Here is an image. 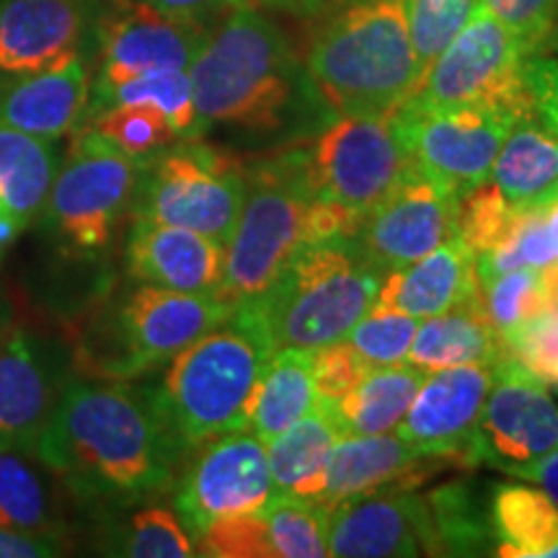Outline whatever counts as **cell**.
<instances>
[{
    "label": "cell",
    "mask_w": 558,
    "mask_h": 558,
    "mask_svg": "<svg viewBox=\"0 0 558 558\" xmlns=\"http://www.w3.org/2000/svg\"><path fill=\"white\" fill-rule=\"evenodd\" d=\"M520 207L509 205L492 179L463 192L456 207V235L473 254L497 248L512 233Z\"/></svg>",
    "instance_id": "obj_39"
},
{
    "label": "cell",
    "mask_w": 558,
    "mask_h": 558,
    "mask_svg": "<svg viewBox=\"0 0 558 558\" xmlns=\"http://www.w3.org/2000/svg\"><path fill=\"white\" fill-rule=\"evenodd\" d=\"M140 166L143 160L83 124L70 140L37 218L39 228L68 254H99L132 205Z\"/></svg>",
    "instance_id": "obj_9"
},
{
    "label": "cell",
    "mask_w": 558,
    "mask_h": 558,
    "mask_svg": "<svg viewBox=\"0 0 558 558\" xmlns=\"http://www.w3.org/2000/svg\"><path fill=\"white\" fill-rule=\"evenodd\" d=\"M492 380L494 365L432 369L396 429L424 456H442L469 465L465 456Z\"/></svg>",
    "instance_id": "obj_18"
},
{
    "label": "cell",
    "mask_w": 558,
    "mask_h": 558,
    "mask_svg": "<svg viewBox=\"0 0 558 558\" xmlns=\"http://www.w3.org/2000/svg\"><path fill=\"white\" fill-rule=\"evenodd\" d=\"M476 292V254L458 235H450L422 259L386 271L373 308L429 318L471 303Z\"/></svg>",
    "instance_id": "obj_24"
},
{
    "label": "cell",
    "mask_w": 558,
    "mask_h": 558,
    "mask_svg": "<svg viewBox=\"0 0 558 558\" xmlns=\"http://www.w3.org/2000/svg\"><path fill=\"white\" fill-rule=\"evenodd\" d=\"M507 354L543 386L558 388V316L541 313L505 337Z\"/></svg>",
    "instance_id": "obj_43"
},
{
    "label": "cell",
    "mask_w": 558,
    "mask_h": 558,
    "mask_svg": "<svg viewBox=\"0 0 558 558\" xmlns=\"http://www.w3.org/2000/svg\"><path fill=\"white\" fill-rule=\"evenodd\" d=\"M90 65L86 54L0 86V124L26 135L62 140L86 124Z\"/></svg>",
    "instance_id": "obj_23"
},
{
    "label": "cell",
    "mask_w": 558,
    "mask_h": 558,
    "mask_svg": "<svg viewBox=\"0 0 558 558\" xmlns=\"http://www.w3.org/2000/svg\"><path fill=\"white\" fill-rule=\"evenodd\" d=\"M558 448V403L548 386L505 354L494 365L484 411L469 445V465L518 476Z\"/></svg>",
    "instance_id": "obj_13"
},
{
    "label": "cell",
    "mask_w": 558,
    "mask_h": 558,
    "mask_svg": "<svg viewBox=\"0 0 558 558\" xmlns=\"http://www.w3.org/2000/svg\"><path fill=\"white\" fill-rule=\"evenodd\" d=\"M269 163L308 199L341 202L362 215L416 171L393 114H337Z\"/></svg>",
    "instance_id": "obj_6"
},
{
    "label": "cell",
    "mask_w": 558,
    "mask_h": 558,
    "mask_svg": "<svg viewBox=\"0 0 558 558\" xmlns=\"http://www.w3.org/2000/svg\"><path fill=\"white\" fill-rule=\"evenodd\" d=\"M497 556L548 558L558 556V507L543 488L499 486L488 507Z\"/></svg>",
    "instance_id": "obj_30"
},
{
    "label": "cell",
    "mask_w": 558,
    "mask_h": 558,
    "mask_svg": "<svg viewBox=\"0 0 558 558\" xmlns=\"http://www.w3.org/2000/svg\"><path fill=\"white\" fill-rule=\"evenodd\" d=\"M347 435L337 403L316 401L308 414L267 442L269 471L277 494L305 501H318L324 492L326 463L333 445Z\"/></svg>",
    "instance_id": "obj_26"
},
{
    "label": "cell",
    "mask_w": 558,
    "mask_h": 558,
    "mask_svg": "<svg viewBox=\"0 0 558 558\" xmlns=\"http://www.w3.org/2000/svg\"><path fill=\"white\" fill-rule=\"evenodd\" d=\"M271 354L264 333L235 308L226 324L171 357L150 399L181 458L209 439L246 429Z\"/></svg>",
    "instance_id": "obj_4"
},
{
    "label": "cell",
    "mask_w": 558,
    "mask_h": 558,
    "mask_svg": "<svg viewBox=\"0 0 558 558\" xmlns=\"http://www.w3.org/2000/svg\"><path fill=\"white\" fill-rule=\"evenodd\" d=\"M246 199L226 243V267L218 288L235 308L262 295L308 243L305 213L311 199L269 160L256 171H246Z\"/></svg>",
    "instance_id": "obj_11"
},
{
    "label": "cell",
    "mask_w": 558,
    "mask_h": 558,
    "mask_svg": "<svg viewBox=\"0 0 558 558\" xmlns=\"http://www.w3.org/2000/svg\"><path fill=\"white\" fill-rule=\"evenodd\" d=\"M416 171L463 194L492 177L507 132L520 117L488 109H432L407 101L393 111Z\"/></svg>",
    "instance_id": "obj_12"
},
{
    "label": "cell",
    "mask_w": 558,
    "mask_h": 558,
    "mask_svg": "<svg viewBox=\"0 0 558 558\" xmlns=\"http://www.w3.org/2000/svg\"><path fill=\"white\" fill-rule=\"evenodd\" d=\"M416 329L418 318L414 316L399 311L369 308L347 333V341L357 349L360 357L369 367H390L407 362Z\"/></svg>",
    "instance_id": "obj_40"
},
{
    "label": "cell",
    "mask_w": 558,
    "mask_h": 558,
    "mask_svg": "<svg viewBox=\"0 0 558 558\" xmlns=\"http://www.w3.org/2000/svg\"><path fill=\"white\" fill-rule=\"evenodd\" d=\"M120 104H145V107L158 109L173 124L181 140L205 135L199 128L197 109H194L190 70H150L114 86L90 90L86 122L99 111L120 107Z\"/></svg>",
    "instance_id": "obj_33"
},
{
    "label": "cell",
    "mask_w": 558,
    "mask_h": 558,
    "mask_svg": "<svg viewBox=\"0 0 558 558\" xmlns=\"http://www.w3.org/2000/svg\"><path fill=\"white\" fill-rule=\"evenodd\" d=\"M277 497L267 442L251 429H235L199 445L177 488V514L192 538L209 522L256 514Z\"/></svg>",
    "instance_id": "obj_14"
},
{
    "label": "cell",
    "mask_w": 558,
    "mask_h": 558,
    "mask_svg": "<svg viewBox=\"0 0 558 558\" xmlns=\"http://www.w3.org/2000/svg\"><path fill=\"white\" fill-rule=\"evenodd\" d=\"M60 163L58 140L0 124V254L37 222Z\"/></svg>",
    "instance_id": "obj_25"
},
{
    "label": "cell",
    "mask_w": 558,
    "mask_h": 558,
    "mask_svg": "<svg viewBox=\"0 0 558 558\" xmlns=\"http://www.w3.org/2000/svg\"><path fill=\"white\" fill-rule=\"evenodd\" d=\"M525 47L484 5L429 62L411 104L432 109H488L505 114H530Z\"/></svg>",
    "instance_id": "obj_10"
},
{
    "label": "cell",
    "mask_w": 558,
    "mask_h": 558,
    "mask_svg": "<svg viewBox=\"0 0 558 558\" xmlns=\"http://www.w3.org/2000/svg\"><path fill=\"white\" fill-rule=\"evenodd\" d=\"M450 465L458 463L442 456H424L399 432L344 435L326 463L320 505L333 507L344 499L380 492H411Z\"/></svg>",
    "instance_id": "obj_20"
},
{
    "label": "cell",
    "mask_w": 558,
    "mask_h": 558,
    "mask_svg": "<svg viewBox=\"0 0 558 558\" xmlns=\"http://www.w3.org/2000/svg\"><path fill=\"white\" fill-rule=\"evenodd\" d=\"M383 271L357 241L305 243L262 295L239 311L275 349H318L347 339L373 308Z\"/></svg>",
    "instance_id": "obj_5"
},
{
    "label": "cell",
    "mask_w": 558,
    "mask_h": 558,
    "mask_svg": "<svg viewBox=\"0 0 558 558\" xmlns=\"http://www.w3.org/2000/svg\"><path fill=\"white\" fill-rule=\"evenodd\" d=\"M311 367L318 399L331 403L344 399L349 390L373 369L347 339L313 349Z\"/></svg>",
    "instance_id": "obj_45"
},
{
    "label": "cell",
    "mask_w": 558,
    "mask_h": 558,
    "mask_svg": "<svg viewBox=\"0 0 558 558\" xmlns=\"http://www.w3.org/2000/svg\"><path fill=\"white\" fill-rule=\"evenodd\" d=\"M424 505L429 514L435 556L486 554V543L494 538L492 522L465 481L432 488L424 494Z\"/></svg>",
    "instance_id": "obj_34"
},
{
    "label": "cell",
    "mask_w": 558,
    "mask_h": 558,
    "mask_svg": "<svg viewBox=\"0 0 558 558\" xmlns=\"http://www.w3.org/2000/svg\"><path fill=\"white\" fill-rule=\"evenodd\" d=\"M194 546L197 556L209 558H275L264 512L209 522L194 538Z\"/></svg>",
    "instance_id": "obj_42"
},
{
    "label": "cell",
    "mask_w": 558,
    "mask_h": 558,
    "mask_svg": "<svg viewBox=\"0 0 558 558\" xmlns=\"http://www.w3.org/2000/svg\"><path fill=\"white\" fill-rule=\"evenodd\" d=\"M543 226H546L550 246L556 248L558 256V197L543 202Z\"/></svg>",
    "instance_id": "obj_52"
},
{
    "label": "cell",
    "mask_w": 558,
    "mask_h": 558,
    "mask_svg": "<svg viewBox=\"0 0 558 558\" xmlns=\"http://www.w3.org/2000/svg\"><path fill=\"white\" fill-rule=\"evenodd\" d=\"M543 290H546V311L558 316V259L541 267Z\"/></svg>",
    "instance_id": "obj_51"
},
{
    "label": "cell",
    "mask_w": 558,
    "mask_h": 558,
    "mask_svg": "<svg viewBox=\"0 0 558 558\" xmlns=\"http://www.w3.org/2000/svg\"><path fill=\"white\" fill-rule=\"evenodd\" d=\"M329 556H435L424 497L411 492H380L329 507Z\"/></svg>",
    "instance_id": "obj_19"
},
{
    "label": "cell",
    "mask_w": 558,
    "mask_h": 558,
    "mask_svg": "<svg viewBox=\"0 0 558 558\" xmlns=\"http://www.w3.org/2000/svg\"><path fill=\"white\" fill-rule=\"evenodd\" d=\"M313 34L303 68L333 114L386 117L422 81L407 0H347Z\"/></svg>",
    "instance_id": "obj_3"
},
{
    "label": "cell",
    "mask_w": 558,
    "mask_h": 558,
    "mask_svg": "<svg viewBox=\"0 0 558 558\" xmlns=\"http://www.w3.org/2000/svg\"><path fill=\"white\" fill-rule=\"evenodd\" d=\"M313 349H277L256 386L254 407L246 429L264 442H271L279 432L295 424L316 407L318 393L311 367Z\"/></svg>",
    "instance_id": "obj_31"
},
{
    "label": "cell",
    "mask_w": 558,
    "mask_h": 558,
    "mask_svg": "<svg viewBox=\"0 0 558 558\" xmlns=\"http://www.w3.org/2000/svg\"><path fill=\"white\" fill-rule=\"evenodd\" d=\"M407 3L411 41H414L418 65H422L424 75L429 62L463 29L465 21L478 9L481 0H407Z\"/></svg>",
    "instance_id": "obj_41"
},
{
    "label": "cell",
    "mask_w": 558,
    "mask_h": 558,
    "mask_svg": "<svg viewBox=\"0 0 558 558\" xmlns=\"http://www.w3.org/2000/svg\"><path fill=\"white\" fill-rule=\"evenodd\" d=\"M140 3H148L150 9L166 13V16L202 21V24L209 26L213 19L226 16L233 9H241V5H248L251 0H140Z\"/></svg>",
    "instance_id": "obj_48"
},
{
    "label": "cell",
    "mask_w": 558,
    "mask_h": 558,
    "mask_svg": "<svg viewBox=\"0 0 558 558\" xmlns=\"http://www.w3.org/2000/svg\"><path fill=\"white\" fill-rule=\"evenodd\" d=\"M543 54H558V26H556L554 37H550V41H548V47H546V52H543Z\"/></svg>",
    "instance_id": "obj_53"
},
{
    "label": "cell",
    "mask_w": 558,
    "mask_h": 558,
    "mask_svg": "<svg viewBox=\"0 0 558 558\" xmlns=\"http://www.w3.org/2000/svg\"><path fill=\"white\" fill-rule=\"evenodd\" d=\"M514 478L530 481V484H538L543 492L548 494L550 501L558 507V448L548 452L546 458H541L538 463L522 469Z\"/></svg>",
    "instance_id": "obj_50"
},
{
    "label": "cell",
    "mask_w": 558,
    "mask_h": 558,
    "mask_svg": "<svg viewBox=\"0 0 558 558\" xmlns=\"http://www.w3.org/2000/svg\"><path fill=\"white\" fill-rule=\"evenodd\" d=\"M424 378H427V369L409 365V362L369 369L344 399L337 401L347 435L393 432L409 411Z\"/></svg>",
    "instance_id": "obj_32"
},
{
    "label": "cell",
    "mask_w": 558,
    "mask_h": 558,
    "mask_svg": "<svg viewBox=\"0 0 558 558\" xmlns=\"http://www.w3.org/2000/svg\"><path fill=\"white\" fill-rule=\"evenodd\" d=\"M68 546L62 533H21L0 527V558H52L68 554Z\"/></svg>",
    "instance_id": "obj_47"
},
{
    "label": "cell",
    "mask_w": 558,
    "mask_h": 558,
    "mask_svg": "<svg viewBox=\"0 0 558 558\" xmlns=\"http://www.w3.org/2000/svg\"><path fill=\"white\" fill-rule=\"evenodd\" d=\"M494 184L514 207H533L558 197V137L533 114H522L492 166Z\"/></svg>",
    "instance_id": "obj_29"
},
{
    "label": "cell",
    "mask_w": 558,
    "mask_h": 558,
    "mask_svg": "<svg viewBox=\"0 0 558 558\" xmlns=\"http://www.w3.org/2000/svg\"><path fill=\"white\" fill-rule=\"evenodd\" d=\"M259 3L279 13H288L292 19L313 21L329 16V13L337 11L339 5H344L347 0H259Z\"/></svg>",
    "instance_id": "obj_49"
},
{
    "label": "cell",
    "mask_w": 558,
    "mask_h": 558,
    "mask_svg": "<svg viewBox=\"0 0 558 558\" xmlns=\"http://www.w3.org/2000/svg\"><path fill=\"white\" fill-rule=\"evenodd\" d=\"M207 34L209 26L202 21L166 16L140 0L101 3L90 32V45L96 47L90 90L150 70H190Z\"/></svg>",
    "instance_id": "obj_15"
},
{
    "label": "cell",
    "mask_w": 558,
    "mask_h": 558,
    "mask_svg": "<svg viewBox=\"0 0 558 558\" xmlns=\"http://www.w3.org/2000/svg\"><path fill=\"white\" fill-rule=\"evenodd\" d=\"M62 488L37 452L0 448V527L65 535Z\"/></svg>",
    "instance_id": "obj_27"
},
{
    "label": "cell",
    "mask_w": 558,
    "mask_h": 558,
    "mask_svg": "<svg viewBox=\"0 0 558 558\" xmlns=\"http://www.w3.org/2000/svg\"><path fill=\"white\" fill-rule=\"evenodd\" d=\"M86 124L137 160H148L179 140L173 124L158 109L145 104L109 107L90 117Z\"/></svg>",
    "instance_id": "obj_38"
},
{
    "label": "cell",
    "mask_w": 558,
    "mask_h": 558,
    "mask_svg": "<svg viewBox=\"0 0 558 558\" xmlns=\"http://www.w3.org/2000/svg\"><path fill=\"white\" fill-rule=\"evenodd\" d=\"M458 197L435 179L411 171L362 218L357 246L383 275L407 267L456 235Z\"/></svg>",
    "instance_id": "obj_16"
},
{
    "label": "cell",
    "mask_w": 558,
    "mask_h": 558,
    "mask_svg": "<svg viewBox=\"0 0 558 558\" xmlns=\"http://www.w3.org/2000/svg\"><path fill=\"white\" fill-rule=\"evenodd\" d=\"M505 354V339L492 329L473 298L448 313L424 318L411 339L407 362L432 373L458 365H497Z\"/></svg>",
    "instance_id": "obj_28"
},
{
    "label": "cell",
    "mask_w": 558,
    "mask_h": 558,
    "mask_svg": "<svg viewBox=\"0 0 558 558\" xmlns=\"http://www.w3.org/2000/svg\"><path fill=\"white\" fill-rule=\"evenodd\" d=\"M226 246L190 228L135 220L128 239V271L140 284L179 292H218Z\"/></svg>",
    "instance_id": "obj_22"
},
{
    "label": "cell",
    "mask_w": 558,
    "mask_h": 558,
    "mask_svg": "<svg viewBox=\"0 0 558 558\" xmlns=\"http://www.w3.org/2000/svg\"><path fill=\"white\" fill-rule=\"evenodd\" d=\"M111 554L132 558H190L197 556V546L173 509L143 507L117 530Z\"/></svg>",
    "instance_id": "obj_37"
},
{
    "label": "cell",
    "mask_w": 558,
    "mask_h": 558,
    "mask_svg": "<svg viewBox=\"0 0 558 558\" xmlns=\"http://www.w3.org/2000/svg\"><path fill=\"white\" fill-rule=\"evenodd\" d=\"M37 456L81 505H130L166 492L181 460L150 390L109 378L65 380Z\"/></svg>",
    "instance_id": "obj_1"
},
{
    "label": "cell",
    "mask_w": 558,
    "mask_h": 558,
    "mask_svg": "<svg viewBox=\"0 0 558 558\" xmlns=\"http://www.w3.org/2000/svg\"><path fill=\"white\" fill-rule=\"evenodd\" d=\"M99 0H0V86L86 54Z\"/></svg>",
    "instance_id": "obj_17"
},
{
    "label": "cell",
    "mask_w": 558,
    "mask_h": 558,
    "mask_svg": "<svg viewBox=\"0 0 558 558\" xmlns=\"http://www.w3.org/2000/svg\"><path fill=\"white\" fill-rule=\"evenodd\" d=\"M275 558L329 556V507L277 494L264 509Z\"/></svg>",
    "instance_id": "obj_35"
},
{
    "label": "cell",
    "mask_w": 558,
    "mask_h": 558,
    "mask_svg": "<svg viewBox=\"0 0 558 558\" xmlns=\"http://www.w3.org/2000/svg\"><path fill=\"white\" fill-rule=\"evenodd\" d=\"M246 184L239 158L190 137L143 160L132 218L190 228L226 246L239 222Z\"/></svg>",
    "instance_id": "obj_8"
},
{
    "label": "cell",
    "mask_w": 558,
    "mask_h": 558,
    "mask_svg": "<svg viewBox=\"0 0 558 558\" xmlns=\"http://www.w3.org/2000/svg\"><path fill=\"white\" fill-rule=\"evenodd\" d=\"M65 380L62 362L29 331L0 341V448L37 452Z\"/></svg>",
    "instance_id": "obj_21"
},
{
    "label": "cell",
    "mask_w": 558,
    "mask_h": 558,
    "mask_svg": "<svg viewBox=\"0 0 558 558\" xmlns=\"http://www.w3.org/2000/svg\"><path fill=\"white\" fill-rule=\"evenodd\" d=\"M481 5L518 37L527 54L546 52L558 26V0H481Z\"/></svg>",
    "instance_id": "obj_44"
},
{
    "label": "cell",
    "mask_w": 558,
    "mask_h": 558,
    "mask_svg": "<svg viewBox=\"0 0 558 558\" xmlns=\"http://www.w3.org/2000/svg\"><path fill=\"white\" fill-rule=\"evenodd\" d=\"M235 313L220 292H179L140 284L107 320L104 341H86L81 367L88 378L130 380L177 357Z\"/></svg>",
    "instance_id": "obj_7"
},
{
    "label": "cell",
    "mask_w": 558,
    "mask_h": 558,
    "mask_svg": "<svg viewBox=\"0 0 558 558\" xmlns=\"http://www.w3.org/2000/svg\"><path fill=\"white\" fill-rule=\"evenodd\" d=\"M478 308L501 339L525 320L546 313V290L538 267H520L492 279H478Z\"/></svg>",
    "instance_id": "obj_36"
},
{
    "label": "cell",
    "mask_w": 558,
    "mask_h": 558,
    "mask_svg": "<svg viewBox=\"0 0 558 558\" xmlns=\"http://www.w3.org/2000/svg\"><path fill=\"white\" fill-rule=\"evenodd\" d=\"M190 81L202 132L228 124L275 135L298 128L320 101L284 32L251 5L226 13L209 29Z\"/></svg>",
    "instance_id": "obj_2"
},
{
    "label": "cell",
    "mask_w": 558,
    "mask_h": 558,
    "mask_svg": "<svg viewBox=\"0 0 558 558\" xmlns=\"http://www.w3.org/2000/svg\"><path fill=\"white\" fill-rule=\"evenodd\" d=\"M525 81L530 114L558 137V54H530Z\"/></svg>",
    "instance_id": "obj_46"
}]
</instances>
